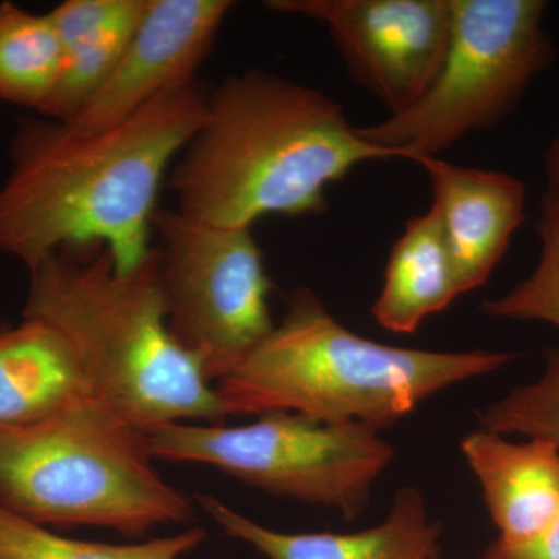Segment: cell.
I'll return each mask as SVG.
<instances>
[{"label": "cell", "instance_id": "16", "mask_svg": "<svg viewBox=\"0 0 559 559\" xmlns=\"http://www.w3.org/2000/svg\"><path fill=\"white\" fill-rule=\"evenodd\" d=\"M459 296L462 289L451 250L436 212L429 209L407 219L393 242L371 314L390 333L414 334Z\"/></svg>", "mask_w": 559, "mask_h": 559}, {"label": "cell", "instance_id": "21", "mask_svg": "<svg viewBox=\"0 0 559 559\" xmlns=\"http://www.w3.org/2000/svg\"><path fill=\"white\" fill-rule=\"evenodd\" d=\"M484 559H559V513L525 543L506 546L496 540L485 551Z\"/></svg>", "mask_w": 559, "mask_h": 559}, {"label": "cell", "instance_id": "6", "mask_svg": "<svg viewBox=\"0 0 559 559\" xmlns=\"http://www.w3.org/2000/svg\"><path fill=\"white\" fill-rule=\"evenodd\" d=\"M451 36L429 91L406 112L359 128L399 159L439 157L496 127L555 60L543 0H450Z\"/></svg>", "mask_w": 559, "mask_h": 559}, {"label": "cell", "instance_id": "9", "mask_svg": "<svg viewBox=\"0 0 559 559\" xmlns=\"http://www.w3.org/2000/svg\"><path fill=\"white\" fill-rule=\"evenodd\" d=\"M264 9L325 25L349 76L389 117L421 100L450 44V0H267Z\"/></svg>", "mask_w": 559, "mask_h": 559}, {"label": "cell", "instance_id": "12", "mask_svg": "<svg viewBox=\"0 0 559 559\" xmlns=\"http://www.w3.org/2000/svg\"><path fill=\"white\" fill-rule=\"evenodd\" d=\"M197 500L227 535L267 559H439L441 527L430 521L425 496L417 488L399 489L388 518L356 533L277 532L213 496L198 495Z\"/></svg>", "mask_w": 559, "mask_h": 559}, {"label": "cell", "instance_id": "14", "mask_svg": "<svg viewBox=\"0 0 559 559\" xmlns=\"http://www.w3.org/2000/svg\"><path fill=\"white\" fill-rule=\"evenodd\" d=\"M91 396L100 395L60 331L28 318L0 330V426L35 425Z\"/></svg>", "mask_w": 559, "mask_h": 559}, {"label": "cell", "instance_id": "10", "mask_svg": "<svg viewBox=\"0 0 559 559\" xmlns=\"http://www.w3.org/2000/svg\"><path fill=\"white\" fill-rule=\"evenodd\" d=\"M231 0H148L112 75L68 124L110 128L168 92L197 84Z\"/></svg>", "mask_w": 559, "mask_h": 559}, {"label": "cell", "instance_id": "4", "mask_svg": "<svg viewBox=\"0 0 559 559\" xmlns=\"http://www.w3.org/2000/svg\"><path fill=\"white\" fill-rule=\"evenodd\" d=\"M514 353L393 347L353 333L310 289L289 294L286 311L259 347L215 382L224 412H290L378 430L423 401L495 373Z\"/></svg>", "mask_w": 559, "mask_h": 559}, {"label": "cell", "instance_id": "2", "mask_svg": "<svg viewBox=\"0 0 559 559\" xmlns=\"http://www.w3.org/2000/svg\"><path fill=\"white\" fill-rule=\"evenodd\" d=\"M175 165L178 212L226 229L271 215H316L360 164L395 159L352 127L340 103L263 69L207 95L204 119Z\"/></svg>", "mask_w": 559, "mask_h": 559}, {"label": "cell", "instance_id": "8", "mask_svg": "<svg viewBox=\"0 0 559 559\" xmlns=\"http://www.w3.org/2000/svg\"><path fill=\"white\" fill-rule=\"evenodd\" d=\"M167 322L212 384L270 336L274 283L252 229L209 226L176 209L154 215Z\"/></svg>", "mask_w": 559, "mask_h": 559}, {"label": "cell", "instance_id": "5", "mask_svg": "<svg viewBox=\"0 0 559 559\" xmlns=\"http://www.w3.org/2000/svg\"><path fill=\"white\" fill-rule=\"evenodd\" d=\"M145 433L100 396L28 426H0V507L35 524L143 536L193 521V503L153 468Z\"/></svg>", "mask_w": 559, "mask_h": 559}, {"label": "cell", "instance_id": "11", "mask_svg": "<svg viewBox=\"0 0 559 559\" xmlns=\"http://www.w3.org/2000/svg\"><path fill=\"white\" fill-rule=\"evenodd\" d=\"M428 175L432 209L454 260L462 294L488 282L525 219L527 189L507 173L415 160Z\"/></svg>", "mask_w": 559, "mask_h": 559}, {"label": "cell", "instance_id": "7", "mask_svg": "<svg viewBox=\"0 0 559 559\" xmlns=\"http://www.w3.org/2000/svg\"><path fill=\"white\" fill-rule=\"evenodd\" d=\"M151 457L204 463L267 495L358 518L395 450L360 423L271 412L245 426L167 423L143 430Z\"/></svg>", "mask_w": 559, "mask_h": 559}, {"label": "cell", "instance_id": "18", "mask_svg": "<svg viewBox=\"0 0 559 559\" xmlns=\"http://www.w3.org/2000/svg\"><path fill=\"white\" fill-rule=\"evenodd\" d=\"M205 538L202 527L140 544L66 538L0 507V559H180Z\"/></svg>", "mask_w": 559, "mask_h": 559}, {"label": "cell", "instance_id": "1", "mask_svg": "<svg viewBox=\"0 0 559 559\" xmlns=\"http://www.w3.org/2000/svg\"><path fill=\"white\" fill-rule=\"evenodd\" d=\"M205 102L193 84L103 130L22 120L0 186V252L31 272L58 250L105 246L117 271L134 270L154 248L162 182L200 128Z\"/></svg>", "mask_w": 559, "mask_h": 559}, {"label": "cell", "instance_id": "22", "mask_svg": "<svg viewBox=\"0 0 559 559\" xmlns=\"http://www.w3.org/2000/svg\"><path fill=\"white\" fill-rule=\"evenodd\" d=\"M544 173H546V193L559 198V134L551 140L544 157Z\"/></svg>", "mask_w": 559, "mask_h": 559}, {"label": "cell", "instance_id": "17", "mask_svg": "<svg viewBox=\"0 0 559 559\" xmlns=\"http://www.w3.org/2000/svg\"><path fill=\"white\" fill-rule=\"evenodd\" d=\"M61 68V46L49 14L0 3V100L43 110Z\"/></svg>", "mask_w": 559, "mask_h": 559}, {"label": "cell", "instance_id": "23", "mask_svg": "<svg viewBox=\"0 0 559 559\" xmlns=\"http://www.w3.org/2000/svg\"><path fill=\"white\" fill-rule=\"evenodd\" d=\"M3 329H5V325H3V320H2V318H0V330H3Z\"/></svg>", "mask_w": 559, "mask_h": 559}, {"label": "cell", "instance_id": "13", "mask_svg": "<svg viewBox=\"0 0 559 559\" xmlns=\"http://www.w3.org/2000/svg\"><path fill=\"white\" fill-rule=\"evenodd\" d=\"M476 476L499 543L533 538L559 513V452L546 441H511L479 429L460 441Z\"/></svg>", "mask_w": 559, "mask_h": 559}, {"label": "cell", "instance_id": "3", "mask_svg": "<svg viewBox=\"0 0 559 559\" xmlns=\"http://www.w3.org/2000/svg\"><path fill=\"white\" fill-rule=\"evenodd\" d=\"M28 274L24 318L60 331L121 417L140 430L183 419L223 425L215 388L168 329L156 246L127 272L92 246L58 250Z\"/></svg>", "mask_w": 559, "mask_h": 559}, {"label": "cell", "instance_id": "20", "mask_svg": "<svg viewBox=\"0 0 559 559\" xmlns=\"http://www.w3.org/2000/svg\"><path fill=\"white\" fill-rule=\"evenodd\" d=\"M544 360L538 380L510 390L481 412L480 429L546 441L559 452V348L547 349Z\"/></svg>", "mask_w": 559, "mask_h": 559}, {"label": "cell", "instance_id": "15", "mask_svg": "<svg viewBox=\"0 0 559 559\" xmlns=\"http://www.w3.org/2000/svg\"><path fill=\"white\" fill-rule=\"evenodd\" d=\"M148 0H66L49 11L61 68L46 119L69 123L112 75Z\"/></svg>", "mask_w": 559, "mask_h": 559}, {"label": "cell", "instance_id": "19", "mask_svg": "<svg viewBox=\"0 0 559 559\" xmlns=\"http://www.w3.org/2000/svg\"><path fill=\"white\" fill-rule=\"evenodd\" d=\"M540 253L535 270L506 294L485 301L489 318L544 322L559 331V198L544 193L538 221Z\"/></svg>", "mask_w": 559, "mask_h": 559}]
</instances>
